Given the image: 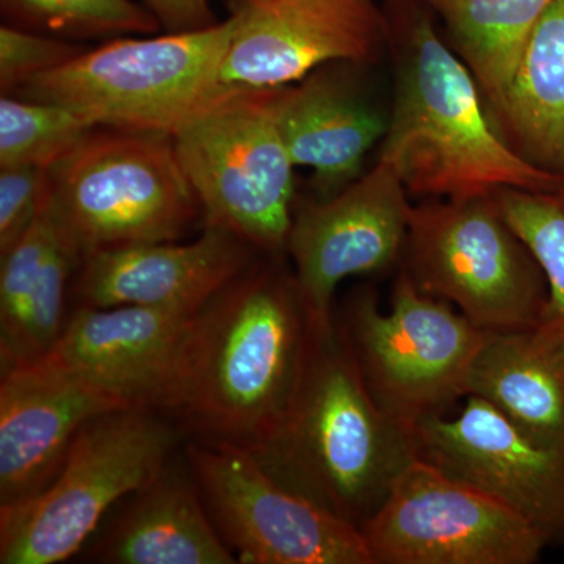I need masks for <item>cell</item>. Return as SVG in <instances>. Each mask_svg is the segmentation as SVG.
Returning a JSON list of instances; mask_svg holds the SVG:
<instances>
[{
	"label": "cell",
	"instance_id": "1",
	"mask_svg": "<svg viewBox=\"0 0 564 564\" xmlns=\"http://www.w3.org/2000/svg\"><path fill=\"white\" fill-rule=\"evenodd\" d=\"M281 258L252 261L192 317L172 413L195 441L251 451L291 406L321 322Z\"/></svg>",
	"mask_w": 564,
	"mask_h": 564
},
{
	"label": "cell",
	"instance_id": "2",
	"mask_svg": "<svg viewBox=\"0 0 564 564\" xmlns=\"http://www.w3.org/2000/svg\"><path fill=\"white\" fill-rule=\"evenodd\" d=\"M395 90L380 158L422 198L462 199L502 188L554 191L564 181L530 165L502 140L466 63L419 0H388Z\"/></svg>",
	"mask_w": 564,
	"mask_h": 564
},
{
	"label": "cell",
	"instance_id": "3",
	"mask_svg": "<svg viewBox=\"0 0 564 564\" xmlns=\"http://www.w3.org/2000/svg\"><path fill=\"white\" fill-rule=\"evenodd\" d=\"M248 452L278 484L359 530L419 456L417 437L373 402L336 322L318 323L291 406Z\"/></svg>",
	"mask_w": 564,
	"mask_h": 564
},
{
	"label": "cell",
	"instance_id": "4",
	"mask_svg": "<svg viewBox=\"0 0 564 564\" xmlns=\"http://www.w3.org/2000/svg\"><path fill=\"white\" fill-rule=\"evenodd\" d=\"M232 33L228 18L154 39L115 40L10 95L66 107L96 128L173 139L226 90L221 66Z\"/></svg>",
	"mask_w": 564,
	"mask_h": 564
},
{
	"label": "cell",
	"instance_id": "5",
	"mask_svg": "<svg viewBox=\"0 0 564 564\" xmlns=\"http://www.w3.org/2000/svg\"><path fill=\"white\" fill-rule=\"evenodd\" d=\"M46 207L80 259L177 242L202 209L172 137L115 129H95L47 170Z\"/></svg>",
	"mask_w": 564,
	"mask_h": 564
},
{
	"label": "cell",
	"instance_id": "6",
	"mask_svg": "<svg viewBox=\"0 0 564 564\" xmlns=\"http://www.w3.org/2000/svg\"><path fill=\"white\" fill-rule=\"evenodd\" d=\"M334 322L373 402L414 436L467 399L475 359L491 333L419 291L402 270L388 313L377 293L359 289Z\"/></svg>",
	"mask_w": 564,
	"mask_h": 564
},
{
	"label": "cell",
	"instance_id": "7",
	"mask_svg": "<svg viewBox=\"0 0 564 564\" xmlns=\"http://www.w3.org/2000/svg\"><path fill=\"white\" fill-rule=\"evenodd\" d=\"M176 433L158 411H111L85 423L61 470L35 496L0 507V563L57 564L80 551L104 516L173 458Z\"/></svg>",
	"mask_w": 564,
	"mask_h": 564
},
{
	"label": "cell",
	"instance_id": "8",
	"mask_svg": "<svg viewBox=\"0 0 564 564\" xmlns=\"http://www.w3.org/2000/svg\"><path fill=\"white\" fill-rule=\"evenodd\" d=\"M399 270L485 332L533 328L547 310L543 269L496 193L413 206Z\"/></svg>",
	"mask_w": 564,
	"mask_h": 564
},
{
	"label": "cell",
	"instance_id": "9",
	"mask_svg": "<svg viewBox=\"0 0 564 564\" xmlns=\"http://www.w3.org/2000/svg\"><path fill=\"white\" fill-rule=\"evenodd\" d=\"M173 141L206 226L263 254H285L295 165L273 118L270 88H226Z\"/></svg>",
	"mask_w": 564,
	"mask_h": 564
},
{
	"label": "cell",
	"instance_id": "10",
	"mask_svg": "<svg viewBox=\"0 0 564 564\" xmlns=\"http://www.w3.org/2000/svg\"><path fill=\"white\" fill-rule=\"evenodd\" d=\"M361 534L372 564H534L547 549L510 508L421 456Z\"/></svg>",
	"mask_w": 564,
	"mask_h": 564
},
{
	"label": "cell",
	"instance_id": "11",
	"mask_svg": "<svg viewBox=\"0 0 564 564\" xmlns=\"http://www.w3.org/2000/svg\"><path fill=\"white\" fill-rule=\"evenodd\" d=\"M185 459L237 562L372 564L361 530L278 484L245 448L193 441Z\"/></svg>",
	"mask_w": 564,
	"mask_h": 564
},
{
	"label": "cell",
	"instance_id": "12",
	"mask_svg": "<svg viewBox=\"0 0 564 564\" xmlns=\"http://www.w3.org/2000/svg\"><path fill=\"white\" fill-rule=\"evenodd\" d=\"M229 7L226 88L285 87L322 66L366 65L388 51L384 10L375 0H229Z\"/></svg>",
	"mask_w": 564,
	"mask_h": 564
},
{
	"label": "cell",
	"instance_id": "13",
	"mask_svg": "<svg viewBox=\"0 0 564 564\" xmlns=\"http://www.w3.org/2000/svg\"><path fill=\"white\" fill-rule=\"evenodd\" d=\"M391 162L317 203L293 212L285 254L311 313L334 322V295L345 278L384 272L402 261L413 206Z\"/></svg>",
	"mask_w": 564,
	"mask_h": 564
},
{
	"label": "cell",
	"instance_id": "14",
	"mask_svg": "<svg viewBox=\"0 0 564 564\" xmlns=\"http://www.w3.org/2000/svg\"><path fill=\"white\" fill-rule=\"evenodd\" d=\"M417 455L477 486L524 519L549 547H564V444H544L499 410L467 397L458 414L419 429Z\"/></svg>",
	"mask_w": 564,
	"mask_h": 564
},
{
	"label": "cell",
	"instance_id": "15",
	"mask_svg": "<svg viewBox=\"0 0 564 564\" xmlns=\"http://www.w3.org/2000/svg\"><path fill=\"white\" fill-rule=\"evenodd\" d=\"M195 314L148 306H79L46 359L129 408L172 413Z\"/></svg>",
	"mask_w": 564,
	"mask_h": 564
},
{
	"label": "cell",
	"instance_id": "16",
	"mask_svg": "<svg viewBox=\"0 0 564 564\" xmlns=\"http://www.w3.org/2000/svg\"><path fill=\"white\" fill-rule=\"evenodd\" d=\"M129 410L43 358L0 380V507L35 496L54 480L85 423Z\"/></svg>",
	"mask_w": 564,
	"mask_h": 564
},
{
	"label": "cell",
	"instance_id": "17",
	"mask_svg": "<svg viewBox=\"0 0 564 564\" xmlns=\"http://www.w3.org/2000/svg\"><path fill=\"white\" fill-rule=\"evenodd\" d=\"M254 248L206 226L192 243L129 245L80 259L74 295L80 306H148L195 314L250 267Z\"/></svg>",
	"mask_w": 564,
	"mask_h": 564
},
{
	"label": "cell",
	"instance_id": "18",
	"mask_svg": "<svg viewBox=\"0 0 564 564\" xmlns=\"http://www.w3.org/2000/svg\"><path fill=\"white\" fill-rule=\"evenodd\" d=\"M332 65L285 87L270 88L273 118L293 165L315 173L322 198L343 191L361 173L367 152L388 131L381 113Z\"/></svg>",
	"mask_w": 564,
	"mask_h": 564
},
{
	"label": "cell",
	"instance_id": "19",
	"mask_svg": "<svg viewBox=\"0 0 564 564\" xmlns=\"http://www.w3.org/2000/svg\"><path fill=\"white\" fill-rule=\"evenodd\" d=\"M93 560L107 564H234L207 513L187 459H170L133 492L104 534Z\"/></svg>",
	"mask_w": 564,
	"mask_h": 564
},
{
	"label": "cell",
	"instance_id": "20",
	"mask_svg": "<svg viewBox=\"0 0 564 564\" xmlns=\"http://www.w3.org/2000/svg\"><path fill=\"white\" fill-rule=\"evenodd\" d=\"M467 397L492 404L522 432L564 444V322L489 333L469 378Z\"/></svg>",
	"mask_w": 564,
	"mask_h": 564
},
{
	"label": "cell",
	"instance_id": "21",
	"mask_svg": "<svg viewBox=\"0 0 564 564\" xmlns=\"http://www.w3.org/2000/svg\"><path fill=\"white\" fill-rule=\"evenodd\" d=\"M489 121L519 158L564 177V0L534 25Z\"/></svg>",
	"mask_w": 564,
	"mask_h": 564
},
{
	"label": "cell",
	"instance_id": "22",
	"mask_svg": "<svg viewBox=\"0 0 564 564\" xmlns=\"http://www.w3.org/2000/svg\"><path fill=\"white\" fill-rule=\"evenodd\" d=\"M473 73L488 118L499 109L534 25L555 0H419Z\"/></svg>",
	"mask_w": 564,
	"mask_h": 564
},
{
	"label": "cell",
	"instance_id": "23",
	"mask_svg": "<svg viewBox=\"0 0 564 564\" xmlns=\"http://www.w3.org/2000/svg\"><path fill=\"white\" fill-rule=\"evenodd\" d=\"M87 118L57 104L14 95L0 99V169L50 170L95 131Z\"/></svg>",
	"mask_w": 564,
	"mask_h": 564
},
{
	"label": "cell",
	"instance_id": "24",
	"mask_svg": "<svg viewBox=\"0 0 564 564\" xmlns=\"http://www.w3.org/2000/svg\"><path fill=\"white\" fill-rule=\"evenodd\" d=\"M496 198L543 269L549 285L545 321L564 322V181L554 191L502 188Z\"/></svg>",
	"mask_w": 564,
	"mask_h": 564
},
{
	"label": "cell",
	"instance_id": "25",
	"mask_svg": "<svg viewBox=\"0 0 564 564\" xmlns=\"http://www.w3.org/2000/svg\"><path fill=\"white\" fill-rule=\"evenodd\" d=\"M22 21L68 36L152 33L159 18L132 0H2Z\"/></svg>",
	"mask_w": 564,
	"mask_h": 564
},
{
	"label": "cell",
	"instance_id": "26",
	"mask_svg": "<svg viewBox=\"0 0 564 564\" xmlns=\"http://www.w3.org/2000/svg\"><path fill=\"white\" fill-rule=\"evenodd\" d=\"M62 236L52 220L44 196L35 223L20 242L0 256V348H6L20 332L22 317L41 270Z\"/></svg>",
	"mask_w": 564,
	"mask_h": 564
},
{
	"label": "cell",
	"instance_id": "27",
	"mask_svg": "<svg viewBox=\"0 0 564 564\" xmlns=\"http://www.w3.org/2000/svg\"><path fill=\"white\" fill-rule=\"evenodd\" d=\"M76 44L35 35L22 29H0V87L10 95L25 82L50 73L82 54Z\"/></svg>",
	"mask_w": 564,
	"mask_h": 564
},
{
	"label": "cell",
	"instance_id": "28",
	"mask_svg": "<svg viewBox=\"0 0 564 564\" xmlns=\"http://www.w3.org/2000/svg\"><path fill=\"white\" fill-rule=\"evenodd\" d=\"M47 172L36 166L0 169V256L31 229L46 196Z\"/></svg>",
	"mask_w": 564,
	"mask_h": 564
},
{
	"label": "cell",
	"instance_id": "29",
	"mask_svg": "<svg viewBox=\"0 0 564 564\" xmlns=\"http://www.w3.org/2000/svg\"><path fill=\"white\" fill-rule=\"evenodd\" d=\"M162 24L174 32L191 31L212 24L209 9L195 0H144Z\"/></svg>",
	"mask_w": 564,
	"mask_h": 564
},
{
	"label": "cell",
	"instance_id": "30",
	"mask_svg": "<svg viewBox=\"0 0 564 564\" xmlns=\"http://www.w3.org/2000/svg\"><path fill=\"white\" fill-rule=\"evenodd\" d=\"M195 2H198L199 6L207 7V0H195Z\"/></svg>",
	"mask_w": 564,
	"mask_h": 564
}]
</instances>
